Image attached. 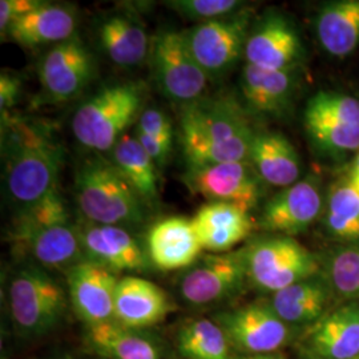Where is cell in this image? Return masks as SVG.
Segmentation results:
<instances>
[{
	"instance_id": "obj_13",
	"label": "cell",
	"mask_w": 359,
	"mask_h": 359,
	"mask_svg": "<svg viewBox=\"0 0 359 359\" xmlns=\"http://www.w3.org/2000/svg\"><path fill=\"white\" fill-rule=\"evenodd\" d=\"M39 81L50 103H65L77 97L95 74L93 57L84 41L75 35L52 46L39 65Z\"/></svg>"
},
{
	"instance_id": "obj_4",
	"label": "cell",
	"mask_w": 359,
	"mask_h": 359,
	"mask_svg": "<svg viewBox=\"0 0 359 359\" xmlns=\"http://www.w3.org/2000/svg\"><path fill=\"white\" fill-rule=\"evenodd\" d=\"M147 87L142 81L105 86L77 107L72 132L79 144L95 152H107L139 121Z\"/></svg>"
},
{
	"instance_id": "obj_35",
	"label": "cell",
	"mask_w": 359,
	"mask_h": 359,
	"mask_svg": "<svg viewBox=\"0 0 359 359\" xmlns=\"http://www.w3.org/2000/svg\"><path fill=\"white\" fill-rule=\"evenodd\" d=\"M165 6L189 20L200 23L231 16L243 10L237 0H170Z\"/></svg>"
},
{
	"instance_id": "obj_17",
	"label": "cell",
	"mask_w": 359,
	"mask_h": 359,
	"mask_svg": "<svg viewBox=\"0 0 359 359\" xmlns=\"http://www.w3.org/2000/svg\"><path fill=\"white\" fill-rule=\"evenodd\" d=\"M71 306L84 325L114 320L115 273L92 261H83L65 271Z\"/></svg>"
},
{
	"instance_id": "obj_20",
	"label": "cell",
	"mask_w": 359,
	"mask_h": 359,
	"mask_svg": "<svg viewBox=\"0 0 359 359\" xmlns=\"http://www.w3.org/2000/svg\"><path fill=\"white\" fill-rule=\"evenodd\" d=\"M148 256L156 268L188 269L204 250L193 226L192 218L168 217L156 222L148 231Z\"/></svg>"
},
{
	"instance_id": "obj_5",
	"label": "cell",
	"mask_w": 359,
	"mask_h": 359,
	"mask_svg": "<svg viewBox=\"0 0 359 359\" xmlns=\"http://www.w3.org/2000/svg\"><path fill=\"white\" fill-rule=\"evenodd\" d=\"M8 302L16 329L27 337H39L63 321L69 297L48 270L26 265L13 273Z\"/></svg>"
},
{
	"instance_id": "obj_18",
	"label": "cell",
	"mask_w": 359,
	"mask_h": 359,
	"mask_svg": "<svg viewBox=\"0 0 359 359\" xmlns=\"http://www.w3.org/2000/svg\"><path fill=\"white\" fill-rule=\"evenodd\" d=\"M175 310L167 292L145 278L126 276L116 286L114 321L145 330L164 321Z\"/></svg>"
},
{
	"instance_id": "obj_15",
	"label": "cell",
	"mask_w": 359,
	"mask_h": 359,
	"mask_svg": "<svg viewBox=\"0 0 359 359\" xmlns=\"http://www.w3.org/2000/svg\"><path fill=\"white\" fill-rule=\"evenodd\" d=\"M305 48L297 28L283 15H266L249 34L245 47L246 65L270 71L295 69Z\"/></svg>"
},
{
	"instance_id": "obj_14",
	"label": "cell",
	"mask_w": 359,
	"mask_h": 359,
	"mask_svg": "<svg viewBox=\"0 0 359 359\" xmlns=\"http://www.w3.org/2000/svg\"><path fill=\"white\" fill-rule=\"evenodd\" d=\"M322 210L321 184L316 177H306L270 198L262 208L259 226L274 234L293 237L306 231Z\"/></svg>"
},
{
	"instance_id": "obj_34",
	"label": "cell",
	"mask_w": 359,
	"mask_h": 359,
	"mask_svg": "<svg viewBox=\"0 0 359 359\" xmlns=\"http://www.w3.org/2000/svg\"><path fill=\"white\" fill-rule=\"evenodd\" d=\"M325 280L333 293L359 304V245H347L332 252L325 261Z\"/></svg>"
},
{
	"instance_id": "obj_31",
	"label": "cell",
	"mask_w": 359,
	"mask_h": 359,
	"mask_svg": "<svg viewBox=\"0 0 359 359\" xmlns=\"http://www.w3.org/2000/svg\"><path fill=\"white\" fill-rule=\"evenodd\" d=\"M177 350L184 359H234L233 347L215 320H193L177 333Z\"/></svg>"
},
{
	"instance_id": "obj_25",
	"label": "cell",
	"mask_w": 359,
	"mask_h": 359,
	"mask_svg": "<svg viewBox=\"0 0 359 359\" xmlns=\"http://www.w3.org/2000/svg\"><path fill=\"white\" fill-rule=\"evenodd\" d=\"M84 342L103 359H161V348L152 337L114 320L84 325Z\"/></svg>"
},
{
	"instance_id": "obj_19",
	"label": "cell",
	"mask_w": 359,
	"mask_h": 359,
	"mask_svg": "<svg viewBox=\"0 0 359 359\" xmlns=\"http://www.w3.org/2000/svg\"><path fill=\"white\" fill-rule=\"evenodd\" d=\"M10 238L44 269L67 271L87 261L77 225L72 222L15 233Z\"/></svg>"
},
{
	"instance_id": "obj_10",
	"label": "cell",
	"mask_w": 359,
	"mask_h": 359,
	"mask_svg": "<svg viewBox=\"0 0 359 359\" xmlns=\"http://www.w3.org/2000/svg\"><path fill=\"white\" fill-rule=\"evenodd\" d=\"M215 321L231 347L248 355L278 353L293 337L290 325L277 316L270 304L264 302L218 313Z\"/></svg>"
},
{
	"instance_id": "obj_11",
	"label": "cell",
	"mask_w": 359,
	"mask_h": 359,
	"mask_svg": "<svg viewBox=\"0 0 359 359\" xmlns=\"http://www.w3.org/2000/svg\"><path fill=\"white\" fill-rule=\"evenodd\" d=\"M248 280L244 249L201 257L180 281L181 297L196 306L237 294Z\"/></svg>"
},
{
	"instance_id": "obj_39",
	"label": "cell",
	"mask_w": 359,
	"mask_h": 359,
	"mask_svg": "<svg viewBox=\"0 0 359 359\" xmlns=\"http://www.w3.org/2000/svg\"><path fill=\"white\" fill-rule=\"evenodd\" d=\"M139 142L142 144V148L147 151V154L151 156V158L154 160V164L157 168H163L167 165L168 160L170 157L172 152V147L167 145L165 142H160L157 139H154L152 136L140 132L136 129V135Z\"/></svg>"
},
{
	"instance_id": "obj_21",
	"label": "cell",
	"mask_w": 359,
	"mask_h": 359,
	"mask_svg": "<svg viewBox=\"0 0 359 359\" xmlns=\"http://www.w3.org/2000/svg\"><path fill=\"white\" fill-rule=\"evenodd\" d=\"M192 222L203 249L217 255L231 252L255 228L250 212L228 203H208L197 210Z\"/></svg>"
},
{
	"instance_id": "obj_12",
	"label": "cell",
	"mask_w": 359,
	"mask_h": 359,
	"mask_svg": "<svg viewBox=\"0 0 359 359\" xmlns=\"http://www.w3.org/2000/svg\"><path fill=\"white\" fill-rule=\"evenodd\" d=\"M182 181L193 194L208 203H228L246 212L258 205L262 194V180L249 161L188 168Z\"/></svg>"
},
{
	"instance_id": "obj_41",
	"label": "cell",
	"mask_w": 359,
	"mask_h": 359,
	"mask_svg": "<svg viewBox=\"0 0 359 359\" xmlns=\"http://www.w3.org/2000/svg\"><path fill=\"white\" fill-rule=\"evenodd\" d=\"M243 359H286L280 353H270V354H258V355H248Z\"/></svg>"
},
{
	"instance_id": "obj_30",
	"label": "cell",
	"mask_w": 359,
	"mask_h": 359,
	"mask_svg": "<svg viewBox=\"0 0 359 359\" xmlns=\"http://www.w3.org/2000/svg\"><path fill=\"white\" fill-rule=\"evenodd\" d=\"M114 164L142 197L145 205H154L158 198L157 165L135 135L126 133L112 149Z\"/></svg>"
},
{
	"instance_id": "obj_1",
	"label": "cell",
	"mask_w": 359,
	"mask_h": 359,
	"mask_svg": "<svg viewBox=\"0 0 359 359\" xmlns=\"http://www.w3.org/2000/svg\"><path fill=\"white\" fill-rule=\"evenodd\" d=\"M1 154L7 196L19 208L57 187L65 148L44 124L1 114Z\"/></svg>"
},
{
	"instance_id": "obj_28",
	"label": "cell",
	"mask_w": 359,
	"mask_h": 359,
	"mask_svg": "<svg viewBox=\"0 0 359 359\" xmlns=\"http://www.w3.org/2000/svg\"><path fill=\"white\" fill-rule=\"evenodd\" d=\"M333 290L325 277L314 276L271 295L270 306L290 326L309 325L325 316Z\"/></svg>"
},
{
	"instance_id": "obj_36",
	"label": "cell",
	"mask_w": 359,
	"mask_h": 359,
	"mask_svg": "<svg viewBox=\"0 0 359 359\" xmlns=\"http://www.w3.org/2000/svg\"><path fill=\"white\" fill-rule=\"evenodd\" d=\"M137 130L144 132L167 145L173 144V126L167 114L158 108H148L137 121Z\"/></svg>"
},
{
	"instance_id": "obj_32",
	"label": "cell",
	"mask_w": 359,
	"mask_h": 359,
	"mask_svg": "<svg viewBox=\"0 0 359 359\" xmlns=\"http://www.w3.org/2000/svg\"><path fill=\"white\" fill-rule=\"evenodd\" d=\"M325 225L334 238L347 243L359 240V191L347 177L334 184L329 192Z\"/></svg>"
},
{
	"instance_id": "obj_42",
	"label": "cell",
	"mask_w": 359,
	"mask_h": 359,
	"mask_svg": "<svg viewBox=\"0 0 359 359\" xmlns=\"http://www.w3.org/2000/svg\"><path fill=\"white\" fill-rule=\"evenodd\" d=\"M309 359H322V358H316V357H310Z\"/></svg>"
},
{
	"instance_id": "obj_7",
	"label": "cell",
	"mask_w": 359,
	"mask_h": 359,
	"mask_svg": "<svg viewBox=\"0 0 359 359\" xmlns=\"http://www.w3.org/2000/svg\"><path fill=\"white\" fill-rule=\"evenodd\" d=\"M149 62L161 93L181 107L205 97L210 77L197 63L184 31L163 29L151 41Z\"/></svg>"
},
{
	"instance_id": "obj_23",
	"label": "cell",
	"mask_w": 359,
	"mask_h": 359,
	"mask_svg": "<svg viewBox=\"0 0 359 359\" xmlns=\"http://www.w3.org/2000/svg\"><path fill=\"white\" fill-rule=\"evenodd\" d=\"M76 10L74 7L44 1L35 11L13 23L4 36L27 48L56 46L76 35Z\"/></svg>"
},
{
	"instance_id": "obj_24",
	"label": "cell",
	"mask_w": 359,
	"mask_h": 359,
	"mask_svg": "<svg viewBox=\"0 0 359 359\" xmlns=\"http://www.w3.org/2000/svg\"><path fill=\"white\" fill-rule=\"evenodd\" d=\"M295 81L294 69L270 71L246 65L240 84L250 109L261 115L283 117L293 103Z\"/></svg>"
},
{
	"instance_id": "obj_37",
	"label": "cell",
	"mask_w": 359,
	"mask_h": 359,
	"mask_svg": "<svg viewBox=\"0 0 359 359\" xmlns=\"http://www.w3.org/2000/svg\"><path fill=\"white\" fill-rule=\"evenodd\" d=\"M44 1L40 0H1L0 1V29L1 36L18 19L35 11Z\"/></svg>"
},
{
	"instance_id": "obj_33",
	"label": "cell",
	"mask_w": 359,
	"mask_h": 359,
	"mask_svg": "<svg viewBox=\"0 0 359 359\" xmlns=\"http://www.w3.org/2000/svg\"><path fill=\"white\" fill-rule=\"evenodd\" d=\"M68 222H72L69 209L59 187H56L38 201L19 208L13 217L10 234Z\"/></svg>"
},
{
	"instance_id": "obj_38",
	"label": "cell",
	"mask_w": 359,
	"mask_h": 359,
	"mask_svg": "<svg viewBox=\"0 0 359 359\" xmlns=\"http://www.w3.org/2000/svg\"><path fill=\"white\" fill-rule=\"evenodd\" d=\"M22 95V81L20 79L8 74L6 71L0 75V111L1 114H8L13 108Z\"/></svg>"
},
{
	"instance_id": "obj_22",
	"label": "cell",
	"mask_w": 359,
	"mask_h": 359,
	"mask_svg": "<svg viewBox=\"0 0 359 359\" xmlns=\"http://www.w3.org/2000/svg\"><path fill=\"white\" fill-rule=\"evenodd\" d=\"M308 347L316 358L359 359V304L348 302L316 322Z\"/></svg>"
},
{
	"instance_id": "obj_16",
	"label": "cell",
	"mask_w": 359,
	"mask_h": 359,
	"mask_svg": "<svg viewBox=\"0 0 359 359\" xmlns=\"http://www.w3.org/2000/svg\"><path fill=\"white\" fill-rule=\"evenodd\" d=\"M76 225L87 261L115 274L148 269L151 262L148 253L126 228L93 224L87 219Z\"/></svg>"
},
{
	"instance_id": "obj_26",
	"label": "cell",
	"mask_w": 359,
	"mask_h": 359,
	"mask_svg": "<svg viewBox=\"0 0 359 359\" xmlns=\"http://www.w3.org/2000/svg\"><path fill=\"white\" fill-rule=\"evenodd\" d=\"M249 163L264 182L287 188L301 177V161L294 145L278 132H258L252 142Z\"/></svg>"
},
{
	"instance_id": "obj_29",
	"label": "cell",
	"mask_w": 359,
	"mask_h": 359,
	"mask_svg": "<svg viewBox=\"0 0 359 359\" xmlns=\"http://www.w3.org/2000/svg\"><path fill=\"white\" fill-rule=\"evenodd\" d=\"M317 36L322 48L345 57L359 46V0H338L322 6L317 15Z\"/></svg>"
},
{
	"instance_id": "obj_6",
	"label": "cell",
	"mask_w": 359,
	"mask_h": 359,
	"mask_svg": "<svg viewBox=\"0 0 359 359\" xmlns=\"http://www.w3.org/2000/svg\"><path fill=\"white\" fill-rule=\"evenodd\" d=\"M248 280L256 287L280 292L293 283L320 274V262L293 237L274 234L244 248Z\"/></svg>"
},
{
	"instance_id": "obj_9",
	"label": "cell",
	"mask_w": 359,
	"mask_h": 359,
	"mask_svg": "<svg viewBox=\"0 0 359 359\" xmlns=\"http://www.w3.org/2000/svg\"><path fill=\"white\" fill-rule=\"evenodd\" d=\"M252 13L240 10L231 16L198 23L184 31L189 50L210 77L228 74L245 55Z\"/></svg>"
},
{
	"instance_id": "obj_40",
	"label": "cell",
	"mask_w": 359,
	"mask_h": 359,
	"mask_svg": "<svg viewBox=\"0 0 359 359\" xmlns=\"http://www.w3.org/2000/svg\"><path fill=\"white\" fill-rule=\"evenodd\" d=\"M347 180L351 182V185H353L357 191H359V152L358 154L354 157L351 165L348 168Z\"/></svg>"
},
{
	"instance_id": "obj_8",
	"label": "cell",
	"mask_w": 359,
	"mask_h": 359,
	"mask_svg": "<svg viewBox=\"0 0 359 359\" xmlns=\"http://www.w3.org/2000/svg\"><path fill=\"white\" fill-rule=\"evenodd\" d=\"M304 127L311 144L334 158L359 151V100L341 92L321 90L309 99Z\"/></svg>"
},
{
	"instance_id": "obj_3",
	"label": "cell",
	"mask_w": 359,
	"mask_h": 359,
	"mask_svg": "<svg viewBox=\"0 0 359 359\" xmlns=\"http://www.w3.org/2000/svg\"><path fill=\"white\" fill-rule=\"evenodd\" d=\"M75 198L84 219L115 226H137L147 218L145 203L112 161L92 157L75 173Z\"/></svg>"
},
{
	"instance_id": "obj_2",
	"label": "cell",
	"mask_w": 359,
	"mask_h": 359,
	"mask_svg": "<svg viewBox=\"0 0 359 359\" xmlns=\"http://www.w3.org/2000/svg\"><path fill=\"white\" fill-rule=\"evenodd\" d=\"M256 133L231 97H204L182 107L180 140L188 168L249 161Z\"/></svg>"
},
{
	"instance_id": "obj_27",
	"label": "cell",
	"mask_w": 359,
	"mask_h": 359,
	"mask_svg": "<svg viewBox=\"0 0 359 359\" xmlns=\"http://www.w3.org/2000/svg\"><path fill=\"white\" fill-rule=\"evenodd\" d=\"M97 40L115 65L135 67L149 57L151 41L145 27L128 13H112L103 18L97 26Z\"/></svg>"
}]
</instances>
